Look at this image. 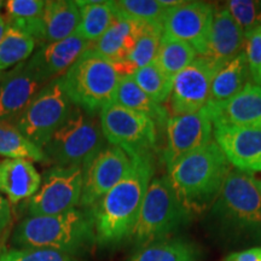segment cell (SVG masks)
Here are the masks:
<instances>
[{"mask_svg":"<svg viewBox=\"0 0 261 261\" xmlns=\"http://www.w3.org/2000/svg\"><path fill=\"white\" fill-rule=\"evenodd\" d=\"M213 125L261 128V86L248 84L226 102L205 107Z\"/></svg>","mask_w":261,"mask_h":261,"instance_id":"ac0fdd59","label":"cell"},{"mask_svg":"<svg viewBox=\"0 0 261 261\" xmlns=\"http://www.w3.org/2000/svg\"><path fill=\"white\" fill-rule=\"evenodd\" d=\"M201 249L184 238H166L137 249L127 261H200Z\"/></svg>","mask_w":261,"mask_h":261,"instance_id":"cb8c5ba5","label":"cell"},{"mask_svg":"<svg viewBox=\"0 0 261 261\" xmlns=\"http://www.w3.org/2000/svg\"><path fill=\"white\" fill-rule=\"evenodd\" d=\"M12 244L18 249H48L75 256L96 244L91 211L27 217L16 226Z\"/></svg>","mask_w":261,"mask_h":261,"instance_id":"7a4b0ae2","label":"cell"},{"mask_svg":"<svg viewBox=\"0 0 261 261\" xmlns=\"http://www.w3.org/2000/svg\"><path fill=\"white\" fill-rule=\"evenodd\" d=\"M4 75H5V71H0V81L3 80V77H4Z\"/></svg>","mask_w":261,"mask_h":261,"instance_id":"ab89813d","label":"cell"},{"mask_svg":"<svg viewBox=\"0 0 261 261\" xmlns=\"http://www.w3.org/2000/svg\"><path fill=\"white\" fill-rule=\"evenodd\" d=\"M214 142L238 171L261 172V128L214 125Z\"/></svg>","mask_w":261,"mask_h":261,"instance_id":"9a60e30c","label":"cell"},{"mask_svg":"<svg viewBox=\"0 0 261 261\" xmlns=\"http://www.w3.org/2000/svg\"><path fill=\"white\" fill-rule=\"evenodd\" d=\"M122 77L116 62L89 48L62 79L73 106L97 115L115 102L117 87Z\"/></svg>","mask_w":261,"mask_h":261,"instance_id":"5b68a950","label":"cell"},{"mask_svg":"<svg viewBox=\"0 0 261 261\" xmlns=\"http://www.w3.org/2000/svg\"><path fill=\"white\" fill-rule=\"evenodd\" d=\"M0 261H76L74 256L48 249H10L0 255Z\"/></svg>","mask_w":261,"mask_h":261,"instance_id":"836d02e7","label":"cell"},{"mask_svg":"<svg viewBox=\"0 0 261 261\" xmlns=\"http://www.w3.org/2000/svg\"><path fill=\"white\" fill-rule=\"evenodd\" d=\"M11 221V207L9 201L0 196V237L5 232Z\"/></svg>","mask_w":261,"mask_h":261,"instance_id":"74e56055","label":"cell"},{"mask_svg":"<svg viewBox=\"0 0 261 261\" xmlns=\"http://www.w3.org/2000/svg\"><path fill=\"white\" fill-rule=\"evenodd\" d=\"M89 47V41L77 35H71L64 40L39 46L25 61V64L35 76L47 84L63 76Z\"/></svg>","mask_w":261,"mask_h":261,"instance_id":"2e32d148","label":"cell"},{"mask_svg":"<svg viewBox=\"0 0 261 261\" xmlns=\"http://www.w3.org/2000/svg\"><path fill=\"white\" fill-rule=\"evenodd\" d=\"M244 46L246 34L225 6L215 9L205 57L224 64L244 52Z\"/></svg>","mask_w":261,"mask_h":261,"instance_id":"d6986e66","label":"cell"},{"mask_svg":"<svg viewBox=\"0 0 261 261\" xmlns=\"http://www.w3.org/2000/svg\"><path fill=\"white\" fill-rule=\"evenodd\" d=\"M104 139L129 156L151 154L158 143V123L142 113L113 103L99 113Z\"/></svg>","mask_w":261,"mask_h":261,"instance_id":"9c48e42d","label":"cell"},{"mask_svg":"<svg viewBox=\"0 0 261 261\" xmlns=\"http://www.w3.org/2000/svg\"><path fill=\"white\" fill-rule=\"evenodd\" d=\"M47 84L35 76L25 62L5 73L0 81V121L14 123Z\"/></svg>","mask_w":261,"mask_h":261,"instance_id":"e0dca14e","label":"cell"},{"mask_svg":"<svg viewBox=\"0 0 261 261\" xmlns=\"http://www.w3.org/2000/svg\"><path fill=\"white\" fill-rule=\"evenodd\" d=\"M8 27L9 24H8V21H6V17L5 16L0 15V41H2V39L4 38L5 33L8 31Z\"/></svg>","mask_w":261,"mask_h":261,"instance_id":"f35d334b","label":"cell"},{"mask_svg":"<svg viewBox=\"0 0 261 261\" xmlns=\"http://www.w3.org/2000/svg\"><path fill=\"white\" fill-rule=\"evenodd\" d=\"M225 261H261V247L231 253L226 256Z\"/></svg>","mask_w":261,"mask_h":261,"instance_id":"8d00e7d4","label":"cell"},{"mask_svg":"<svg viewBox=\"0 0 261 261\" xmlns=\"http://www.w3.org/2000/svg\"><path fill=\"white\" fill-rule=\"evenodd\" d=\"M0 255H2V254H0Z\"/></svg>","mask_w":261,"mask_h":261,"instance_id":"ee69618b","label":"cell"},{"mask_svg":"<svg viewBox=\"0 0 261 261\" xmlns=\"http://www.w3.org/2000/svg\"><path fill=\"white\" fill-rule=\"evenodd\" d=\"M257 85H260L261 86V75H260V77H259V80H257V83H256Z\"/></svg>","mask_w":261,"mask_h":261,"instance_id":"7bdbcfd3","label":"cell"},{"mask_svg":"<svg viewBox=\"0 0 261 261\" xmlns=\"http://www.w3.org/2000/svg\"><path fill=\"white\" fill-rule=\"evenodd\" d=\"M132 158L126 177L87 210L93 220L96 244L102 248L120 246L132 236L155 166L151 154Z\"/></svg>","mask_w":261,"mask_h":261,"instance_id":"6da1fadb","label":"cell"},{"mask_svg":"<svg viewBox=\"0 0 261 261\" xmlns=\"http://www.w3.org/2000/svg\"><path fill=\"white\" fill-rule=\"evenodd\" d=\"M83 166H54L41 177V185L27 204L28 217L56 215L80 205Z\"/></svg>","mask_w":261,"mask_h":261,"instance_id":"30bf717a","label":"cell"},{"mask_svg":"<svg viewBox=\"0 0 261 261\" xmlns=\"http://www.w3.org/2000/svg\"><path fill=\"white\" fill-rule=\"evenodd\" d=\"M77 5L80 9L81 19L74 35L85 39L90 44L102 37L117 17L113 2L87 0L77 2Z\"/></svg>","mask_w":261,"mask_h":261,"instance_id":"d4e9b609","label":"cell"},{"mask_svg":"<svg viewBox=\"0 0 261 261\" xmlns=\"http://www.w3.org/2000/svg\"><path fill=\"white\" fill-rule=\"evenodd\" d=\"M102 127L97 115L73 107L65 122L58 128L42 151L54 166H85L104 148Z\"/></svg>","mask_w":261,"mask_h":261,"instance_id":"52a82bcc","label":"cell"},{"mask_svg":"<svg viewBox=\"0 0 261 261\" xmlns=\"http://www.w3.org/2000/svg\"><path fill=\"white\" fill-rule=\"evenodd\" d=\"M244 54L252 79L256 84L261 75V25L246 35Z\"/></svg>","mask_w":261,"mask_h":261,"instance_id":"d590c367","label":"cell"},{"mask_svg":"<svg viewBox=\"0 0 261 261\" xmlns=\"http://www.w3.org/2000/svg\"><path fill=\"white\" fill-rule=\"evenodd\" d=\"M162 35L163 25H146L138 38V40H137L133 50L130 51L128 57L125 61L135 73L139 68L145 67V65L152 63L155 61Z\"/></svg>","mask_w":261,"mask_h":261,"instance_id":"1f68e13d","label":"cell"},{"mask_svg":"<svg viewBox=\"0 0 261 261\" xmlns=\"http://www.w3.org/2000/svg\"><path fill=\"white\" fill-rule=\"evenodd\" d=\"M73 107L65 92L63 79L62 76L57 77L33 98L12 125L42 150L54 133L68 119Z\"/></svg>","mask_w":261,"mask_h":261,"instance_id":"ba28073f","label":"cell"},{"mask_svg":"<svg viewBox=\"0 0 261 261\" xmlns=\"http://www.w3.org/2000/svg\"><path fill=\"white\" fill-rule=\"evenodd\" d=\"M257 180V185H259V189H260V192H261V179H256Z\"/></svg>","mask_w":261,"mask_h":261,"instance_id":"60d3db41","label":"cell"},{"mask_svg":"<svg viewBox=\"0 0 261 261\" xmlns=\"http://www.w3.org/2000/svg\"><path fill=\"white\" fill-rule=\"evenodd\" d=\"M46 2L44 0H8L4 2L8 19L39 18L44 14Z\"/></svg>","mask_w":261,"mask_h":261,"instance_id":"e575fe53","label":"cell"},{"mask_svg":"<svg viewBox=\"0 0 261 261\" xmlns=\"http://www.w3.org/2000/svg\"><path fill=\"white\" fill-rule=\"evenodd\" d=\"M231 169L219 145L210 144L185 156L168 171V178L189 211H202L219 196Z\"/></svg>","mask_w":261,"mask_h":261,"instance_id":"3957f363","label":"cell"},{"mask_svg":"<svg viewBox=\"0 0 261 261\" xmlns=\"http://www.w3.org/2000/svg\"><path fill=\"white\" fill-rule=\"evenodd\" d=\"M191 219L167 177L152 178L146 190L130 240L137 249L166 240Z\"/></svg>","mask_w":261,"mask_h":261,"instance_id":"8992f818","label":"cell"},{"mask_svg":"<svg viewBox=\"0 0 261 261\" xmlns=\"http://www.w3.org/2000/svg\"><path fill=\"white\" fill-rule=\"evenodd\" d=\"M133 112L149 116L156 123L163 125L168 120V112L161 104H158L137 85L133 76H123L116 91L115 102Z\"/></svg>","mask_w":261,"mask_h":261,"instance_id":"484cf974","label":"cell"},{"mask_svg":"<svg viewBox=\"0 0 261 261\" xmlns=\"http://www.w3.org/2000/svg\"><path fill=\"white\" fill-rule=\"evenodd\" d=\"M214 10L205 2H182L169 8L163 19V35L188 42L198 55L205 56Z\"/></svg>","mask_w":261,"mask_h":261,"instance_id":"5bb4252c","label":"cell"},{"mask_svg":"<svg viewBox=\"0 0 261 261\" xmlns=\"http://www.w3.org/2000/svg\"><path fill=\"white\" fill-rule=\"evenodd\" d=\"M41 175L32 161L22 159L0 160V192L11 203H18L37 194Z\"/></svg>","mask_w":261,"mask_h":261,"instance_id":"ffe728a7","label":"cell"},{"mask_svg":"<svg viewBox=\"0 0 261 261\" xmlns=\"http://www.w3.org/2000/svg\"><path fill=\"white\" fill-rule=\"evenodd\" d=\"M211 217L232 237L261 241V192L255 177L231 171L212 205Z\"/></svg>","mask_w":261,"mask_h":261,"instance_id":"277c9868","label":"cell"},{"mask_svg":"<svg viewBox=\"0 0 261 261\" xmlns=\"http://www.w3.org/2000/svg\"><path fill=\"white\" fill-rule=\"evenodd\" d=\"M197 51L188 42L162 35L155 63L166 74L174 77L197 58Z\"/></svg>","mask_w":261,"mask_h":261,"instance_id":"4316f807","label":"cell"},{"mask_svg":"<svg viewBox=\"0 0 261 261\" xmlns=\"http://www.w3.org/2000/svg\"><path fill=\"white\" fill-rule=\"evenodd\" d=\"M250 79L252 75L248 67L246 54L242 52L232 60L221 64L215 73L208 104L226 102L240 93L248 84H250Z\"/></svg>","mask_w":261,"mask_h":261,"instance_id":"603a6c76","label":"cell"},{"mask_svg":"<svg viewBox=\"0 0 261 261\" xmlns=\"http://www.w3.org/2000/svg\"><path fill=\"white\" fill-rule=\"evenodd\" d=\"M81 14L77 2L52 0L46 2L42 14L45 44L64 40L75 34L79 27Z\"/></svg>","mask_w":261,"mask_h":261,"instance_id":"7402d4cb","label":"cell"},{"mask_svg":"<svg viewBox=\"0 0 261 261\" xmlns=\"http://www.w3.org/2000/svg\"><path fill=\"white\" fill-rule=\"evenodd\" d=\"M146 25L132 19L117 16L109 29L90 44V50L113 62H123L128 57Z\"/></svg>","mask_w":261,"mask_h":261,"instance_id":"44dd1931","label":"cell"},{"mask_svg":"<svg viewBox=\"0 0 261 261\" xmlns=\"http://www.w3.org/2000/svg\"><path fill=\"white\" fill-rule=\"evenodd\" d=\"M225 8L246 35L261 25V2L228 0Z\"/></svg>","mask_w":261,"mask_h":261,"instance_id":"d6a6232c","label":"cell"},{"mask_svg":"<svg viewBox=\"0 0 261 261\" xmlns=\"http://www.w3.org/2000/svg\"><path fill=\"white\" fill-rule=\"evenodd\" d=\"M34 39L14 27H8L4 38L0 41V71L23 63L34 52Z\"/></svg>","mask_w":261,"mask_h":261,"instance_id":"f1b7e54d","label":"cell"},{"mask_svg":"<svg viewBox=\"0 0 261 261\" xmlns=\"http://www.w3.org/2000/svg\"><path fill=\"white\" fill-rule=\"evenodd\" d=\"M116 16L144 24L163 25L167 9L159 0H117L113 2Z\"/></svg>","mask_w":261,"mask_h":261,"instance_id":"4dcf8cb0","label":"cell"},{"mask_svg":"<svg viewBox=\"0 0 261 261\" xmlns=\"http://www.w3.org/2000/svg\"><path fill=\"white\" fill-rule=\"evenodd\" d=\"M3 8H4V2H2V0H0V11H2Z\"/></svg>","mask_w":261,"mask_h":261,"instance_id":"b9f144b4","label":"cell"},{"mask_svg":"<svg viewBox=\"0 0 261 261\" xmlns=\"http://www.w3.org/2000/svg\"><path fill=\"white\" fill-rule=\"evenodd\" d=\"M221 67L210 57L200 56L173 80L168 108L172 115L197 113L210 103L214 75Z\"/></svg>","mask_w":261,"mask_h":261,"instance_id":"8fae6325","label":"cell"},{"mask_svg":"<svg viewBox=\"0 0 261 261\" xmlns=\"http://www.w3.org/2000/svg\"><path fill=\"white\" fill-rule=\"evenodd\" d=\"M132 166V158L117 146H104L84 167L80 205L91 208L119 184Z\"/></svg>","mask_w":261,"mask_h":261,"instance_id":"7c38bea8","label":"cell"},{"mask_svg":"<svg viewBox=\"0 0 261 261\" xmlns=\"http://www.w3.org/2000/svg\"><path fill=\"white\" fill-rule=\"evenodd\" d=\"M133 79L154 102L166 103L171 96L174 77L166 74L155 62L139 68L133 74Z\"/></svg>","mask_w":261,"mask_h":261,"instance_id":"f546056e","label":"cell"},{"mask_svg":"<svg viewBox=\"0 0 261 261\" xmlns=\"http://www.w3.org/2000/svg\"><path fill=\"white\" fill-rule=\"evenodd\" d=\"M0 156L47 162L46 156L39 146L25 138L12 123L4 121H0Z\"/></svg>","mask_w":261,"mask_h":261,"instance_id":"83f0119b","label":"cell"},{"mask_svg":"<svg viewBox=\"0 0 261 261\" xmlns=\"http://www.w3.org/2000/svg\"><path fill=\"white\" fill-rule=\"evenodd\" d=\"M214 125L207 110L184 115H171L166 122V145L163 161L169 171L175 163L191 152L210 144Z\"/></svg>","mask_w":261,"mask_h":261,"instance_id":"4fadbf2b","label":"cell"}]
</instances>
